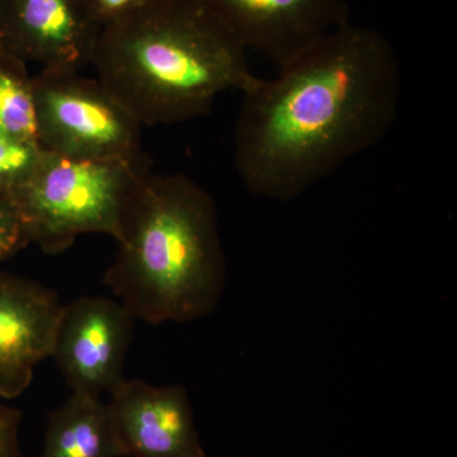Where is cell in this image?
<instances>
[{"label":"cell","instance_id":"6da1fadb","mask_svg":"<svg viewBox=\"0 0 457 457\" xmlns=\"http://www.w3.org/2000/svg\"><path fill=\"white\" fill-rule=\"evenodd\" d=\"M402 93L392 42L350 21L242 93L237 176L253 196H303L389 134Z\"/></svg>","mask_w":457,"mask_h":457},{"label":"cell","instance_id":"7a4b0ae2","mask_svg":"<svg viewBox=\"0 0 457 457\" xmlns=\"http://www.w3.org/2000/svg\"><path fill=\"white\" fill-rule=\"evenodd\" d=\"M90 64L141 126L206 116L258 79L242 42L196 0H152L102 27Z\"/></svg>","mask_w":457,"mask_h":457},{"label":"cell","instance_id":"3957f363","mask_svg":"<svg viewBox=\"0 0 457 457\" xmlns=\"http://www.w3.org/2000/svg\"><path fill=\"white\" fill-rule=\"evenodd\" d=\"M104 284L150 326L207 317L224 293L227 260L215 201L183 173L146 171L132 191Z\"/></svg>","mask_w":457,"mask_h":457},{"label":"cell","instance_id":"277c9868","mask_svg":"<svg viewBox=\"0 0 457 457\" xmlns=\"http://www.w3.org/2000/svg\"><path fill=\"white\" fill-rule=\"evenodd\" d=\"M145 173L143 159H80L44 150L32 173L9 195L29 242L59 254L83 234L117 239L132 191Z\"/></svg>","mask_w":457,"mask_h":457},{"label":"cell","instance_id":"5b68a950","mask_svg":"<svg viewBox=\"0 0 457 457\" xmlns=\"http://www.w3.org/2000/svg\"><path fill=\"white\" fill-rule=\"evenodd\" d=\"M37 143L80 159H141V128L97 78L41 69L32 78Z\"/></svg>","mask_w":457,"mask_h":457},{"label":"cell","instance_id":"8992f818","mask_svg":"<svg viewBox=\"0 0 457 457\" xmlns=\"http://www.w3.org/2000/svg\"><path fill=\"white\" fill-rule=\"evenodd\" d=\"M135 319L119 300L82 296L62 305L51 357L71 392L101 398L125 380Z\"/></svg>","mask_w":457,"mask_h":457},{"label":"cell","instance_id":"52a82bcc","mask_svg":"<svg viewBox=\"0 0 457 457\" xmlns=\"http://www.w3.org/2000/svg\"><path fill=\"white\" fill-rule=\"evenodd\" d=\"M242 42L285 65L350 22L347 0H196Z\"/></svg>","mask_w":457,"mask_h":457},{"label":"cell","instance_id":"ba28073f","mask_svg":"<svg viewBox=\"0 0 457 457\" xmlns=\"http://www.w3.org/2000/svg\"><path fill=\"white\" fill-rule=\"evenodd\" d=\"M99 32L87 0H0V47L27 64L79 71Z\"/></svg>","mask_w":457,"mask_h":457},{"label":"cell","instance_id":"9c48e42d","mask_svg":"<svg viewBox=\"0 0 457 457\" xmlns=\"http://www.w3.org/2000/svg\"><path fill=\"white\" fill-rule=\"evenodd\" d=\"M108 405L126 456L206 457L187 390L180 385L125 378Z\"/></svg>","mask_w":457,"mask_h":457},{"label":"cell","instance_id":"30bf717a","mask_svg":"<svg viewBox=\"0 0 457 457\" xmlns=\"http://www.w3.org/2000/svg\"><path fill=\"white\" fill-rule=\"evenodd\" d=\"M62 311L53 288L0 272V399L29 389L35 369L51 357Z\"/></svg>","mask_w":457,"mask_h":457},{"label":"cell","instance_id":"8fae6325","mask_svg":"<svg viewBox=\"0 0 457 457\" xmlns=\"http://www.w3.org/2000/svg\"><path fill=\"white\" fill-rule=\"evenodd\" d=\"M38 457H128L108 403L71 394L51 411Z\"/></svg>","mask_w":457,"mask_h":457},{"label":"cell","instance_id":"7c38bea8","mask_svg":"<svg viewBox=\"0 0 457 457\" xmlns=\"http://www.w3.org/2000/svg\"><path fill=\"white\" fill-rule=\"evenodd\" d=\"M0 132L37 141L35 96L27 62L0 47Z\"/></svg>","mask_w":457,"mask_h":457},{"label":"cell","instance_id":"4fadbf2b","mask_svg":"<svg viewBox=\"0 0 457 457\" xmlns=\"http://www.w3.org/2000/svg\"><path fill=\"white\" fill-rule=\"evenodd\" d=\"M42 153L37 141L0 132V192L9 194L20 186L35 170Z\"/></svg>","mask_w":457,"mask_h":457},{"label":"cell","instance_id":"5bb4252c","mask_svg":"<svg viewBox=\"0 0 457 457\" xmlns=\"http://www.w3.org/2000/svg\"><path fill=\"white\" fill-rule=\"evenodd\" d=\"M29 239L16 204L7 192H0V262L25 248Z\"/></svg>","mask_w":457,"mask_h":457},{"label":"cell","instance_id":"9a60e30c","mask_svg":"<svg viewBox=\"0 0 457 457\" xmlns=\"http://www.w3.org/2000/svg\"><path fill=\"white\" fill-rule=\"evenodd\" d=\"M22 413L0 399V457H23L20 444Z\"/></svg>","mask_w":457,"mask_h":457},{"label":"cell","instance_id":"2e32d148","mask_svg":"<svg viewBox=\"0 0 457 457\" xmlns=\"http://www.w3.org/2000/svg\"><path fill=\"white\" fill-rule=\"evenodd\" d=\"M149 2L152 0H87V4L102 29L137 11Z\"/></svg>","mask_w":457,"mask_h":457}]
</instances>
